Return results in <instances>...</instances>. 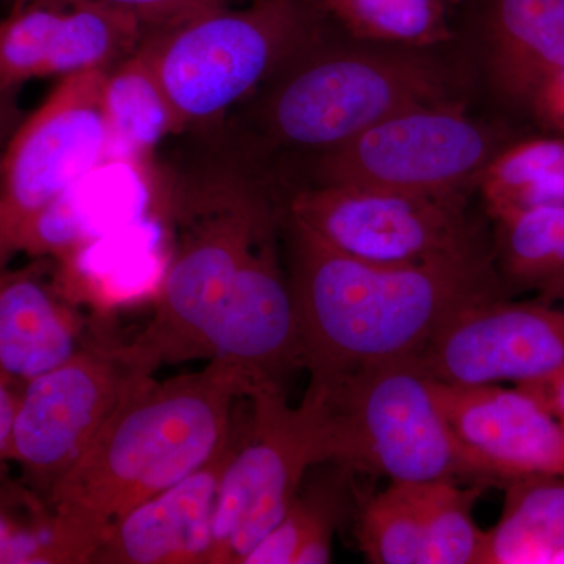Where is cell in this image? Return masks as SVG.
I'll return each instance as SVG.
<instances>
[{
  "label": "cell",
  "mask_w": 564,
  "mask_h": 564,
  "mask_svg": "<svg viewBox=\"0 0 564 564\" xmlns=\"http://www.w3.org/2000/svg\"><path fill=\"white\" fill-rule=\"evenodd\" d=\"M281 232L310 384L413 359L467 307L510 295L492 251L417 265L359 261L323 242L284 207Z\"/></svg>",
  "instance_id": "obj_1"
},
{
  "label": "cell",
  "mask_w": 564,
  "mask_h": 564,
  "mask_svg": "<svg viewBox=\"0 0 564 564\" xmlns=\"http://www.w3.org/2000/svg\"><path fill=\"white\" fill-rule=\"evenodd\" d=\"M247 389L242 372L220 359L137 389L47 497L66 563H90L117 519L209 462Z\"/></svg>",
  "instance_id": "obj_2"
},
{
  "label": "cell",
  "mask_w": 564,
  "mask_h": 564,
  "mask_svg": "<svg viewBox=\"0 0 564 564\" xmlns=\"http://www.w3.org/2000/svg\"><path fill=\"white\" fill-rule=\"evenodd\" d=\"M455 43H373L329 18L243 102L251 129L259 144L303 154L306 162L397 111L463 101L469 65L452 58Z\"/></svg>",
  "instance_id": "obj_3"
},
{
  "label": "cell",
  "mask_w": 564,
  "mask_h": 564,
  "mask_svg": "<svg viewBox=\"0 0 564 564\" xmlns=\"http://www.w3.org/2000/svg\"><path fill=\"white\" fill-rule=\"evenodd\" d=\"M173 254L154 315L132 348L151 370L206 359L207 337L256 242L281 223L282 206L259 174L220 163L166 182Z\"/></svg>",
  "instance_id": "obj_4"
},
{
  "label": "cell",
  "mask_w": 564,
  "mask_h": 564,
  "mask_svg": "<svg viewBox=\"0 0 564 564\" xmlns=\"http://www.w3.org/2000/svg\"><path fill=\"white\" fill-rule=\"evenodd\" d=\"M328 20L322 0H251L147 33L141 44L191 128L221 120L247 101Z\"/></svg>",
  "instance_id": "obj_5"
},
{
  "label": "cell",
  "mask_w": 564,
  "mask_h": 564,
  "mask_svg": "<svg viewBox=\"0 0 564 564\" xmlns=\"http://www.w3.org/2000/svg\"><path fill=\"white\" fill-rule=\"evenodd\" d=\"M328 429L333 462L392 484L474 478L413 359L377 364L307 386Z\"/></svg>",
  "instance_id": "obj_6"
},
{
  "label": "cell",
  "mask_w": 564,
  "mask_h": 564,
  "mask_svg": "<svg viewBox=\"0 0 564 564\" xmlns=\"http://www.w3.org/2000/svg\"><path fill=\"white\" fill-rule=\"evenodd\" d=\"M511 139L502 126L474 117L467 99L425 104L397 111L303 162L306 180L300 185L469 196L494 155Z\"/></svg>",
  "instance_id": "obj_7"
},
{
  "label": "cell",
  "mask_w": 564,
  "mask_h": 564,
  "mask_svg": "<svg viewBox=\"0 0 564 564\" xmlns=\"http://www.w3.org/2000/svg\"><path fill=\"white\" fill-rule=\"evenodd\" d=\"M251 414L223 474L214 514L210 564H243L256 544L284 518L307 470L333 462L321 410L303 399L289 406L280 386L248 391Z\"/></svg>",
  "instance_id": "obj_8"
},
{
  "label": "cell",
  "mask_w": 564,
  "mask_h": 564,
  "mask_svg": "<svg viewBox=\"0 0 564 564\" xmlns=\"http://www.w3.org/2000/svg\"><path fill=\"white\" fill-rule=\"evenodd\" d=\"M152 377L131 344L99 339L85 340L68 361L22 386L11 462L25 486L47 503L115 411Z\"/></svg>",
  "instance_id": "obj_9"
},
{
  "label": "cell",
  "mask_w": 564,
  "mask_h": 564,
  "mask_svg": "<svg viewBox=\"0 0 564 564\" xmlns=\"http://www.w3.org/2000/svg\"><path fill=\"white\" fill-rule=\"evenodd\" d=\"M334 250L384 265H417L492 251L467 214V196L300 185L284 206Z\"/></svg>",
  "instance_id": "obj_10"
},
{
  "label": "cell",
  "mask_w": 564,
  "mask_h": 564,
  "mask_svg": "<svg viewBox=\"0 0 564 564\" xmlns=\"http://www.w3.org/2000/svg\"><path fill=\"white\" fill-rule=\"evenodd\" d=\"M109 70L62 77L0 154V274L18 254L28 223L69 185L107 159L102 109Z\"/></svg>",
  "instance_id": "obj_11"
},
{
  "label": "cell",
  "mask_w": 564,
  "mask_h": 564,
  "mask_svg": "<svg viewBox=\"0 0 564 564\" xmlns=\"http://www.w3.org/2000/svg\"><path fill=\"white\" fill-rule=\"evenodd\" d=\"M489 300L452 318L413 361L443 383L525 384L564 366V300Z\"/></svg>",
  "instance_id": "obj_12"
},
{
  "label": "cell",
  "mask_w": 564,
  "mask_h": 564,
  "mask_svg": "<svg viewBox=\"0 0 564 564\" xmlns=\"http://www.w3.org/2000/svg\"><path fill=\"white\" fill-rule=\"evenodd\" d=\"M437 406L477 485L563 475L564 426L521 388L432 378Z\"/></svg>",
  "instance_id": "obj_13"
},
{
  "label": "cell",
  "mask_w": 564,
  "mask_h": 564,
  "mask_svg": "<svg viewBox=\"0 0 564 564\" xmlns=\"http://www.w3.org/2000/svg\"><path fill=\"white\" fill-rule=\"evenodd\" d=\"M280 231L281 223L256 242L207 337L206 359L239 369L247 393L254 386L282 388L284 378L303 367L295 302L278 252Z\"/></svg>",
  "instance_id": "obj_14"
},
{
  "label": "cell",
  "mask_w": 564,
  "mask_h": 564,
  "mask_svg": "<svg viewBox=\"0 0 564 564\" xmlns=\"http://www.w3.org/2000/svg\"><path fill=\"white\" fill-rule=\"evenodd\" d=\"M456 13L489 95L527 113L538 88L564 69V0H463Z\"/></svg>",
  "instance_id": "obj_15"
},
{
  "label": "cell",
  "mask_w": 564,
  "mask_h": 564,
  "mask_svg": "<svg viewBox=\"0 0 564 564\" xmlns=\"http://www.w3.org/2000/svg\"><path fill=\"white\" fill-rule=\"evenodd\" d=\"M242 429L180 484L137 505L104 532L88 564H210L223 474Z\"/></svg>",
  "instance_id": "obj_16"
},
{
  "label": "cell",
  "mask_w": 564,
  "mask_h": 564,
  "mask_svg": "<svg viewBox=\"0 0 564 564\" xmlns=\"http://www.w3.org/2000/svg\"><path fill=\"white\" fill-rule=\"evenodd\" d=\"M165 206V181L152 162L107 158L25 226L18 254L58 259Z\"/></svg>",
  "instance_id": "obj_17"
},
{
  "label": "cell",
  "mask_w": 564,
  "mask_h": 564,
  "mask_svg": "<svg viewBox=\"0 0 564 564\" xmlns=\"http://www.w3.org/2000/svg\"><path fill=\"white\" fill-rule=\"evenodd\" d=\"M172 254V223L159 209L55 259L51 285L69 303L84 293L104 302L148 293L155 299Z\"/></svg>",
  "instance_id": "obj_18"
},
{
  "label": "cell",
  "mask_w": 564,
  "mask_h": 564,
  "mask_svg": "<svg viewBox=\"0 0 564 564\" xmlns=\"http://www.w3.org/2000/svg\"><path fill=\"white\" fill-rule=\"evenodd\" d=\"M44 263L0 274V377L25 386L84 345L80 315L41 280Z\"/></svg>",
  "instance_id": "obj_19"
},
{
  "label": "cell",
  "mask_w": 564,
  "mask_h": 564,
  "mask_svg": "<svg viewBox=\"0 0 564 564\" xmlns=\"http://www.w3.org/2000/svg\"><path fill=\"white\" fill-rule=\"evenodd\" d=\"M102 109L109 133L107 158L152 162L166 137L187 129L143 44L107 73Z\"/></svg>",
  "instance_id": "obj_20"
},
{
  "label": "cell",
  "mask_w": 564,
  "mask_h": 564,
  "mask_svg": "<svg viewBox=\"0 0 564 564\" xmlns=\"http://www.w3.org/2000/svg\"><path fill=\"white\" fill-rule=\"evenodd\" d=\"M505 488L502 516L485 532L481 564H552L564 547L563 475H530Z\"/></svg>",
  "instance_id": "obj_21"
},
{
  "label": "cell",
  "mask_w": 564,
  "mask_h": 564,
  "mask_svg": "<svg viewBox=\"0 0 564 564\" xmlns=\"http://www.w3.org/2000/svg\"><path fill=\"white\" fill-rule=\"evenodd\" d=\"M477 192L491 220L564 204V135L511 139L486 166Z\"/></svg>",
  "instance_id": "obj_22"
},
{
  "label": "cell",
  "mask_w": 564,
  "mask_h": 564,
  "mask_svg": "<svg viewBox=\"0 0 564 564\" xmlns=\"http://www.w3.org/2000/svg\"><path fill=\"white\" fill-rule=\"evenodd\" d=\"M144 35L143 25L126 10L102 0H66L43 77L110 70L139 50Z\"/></svg>",
  "instance_id": "obj_23"
},
{
  "label": "cell",
  "mask_w": 564,
  "mask_h": 564,
  "mask_svg": "<svg viewBox=\"0 0 564 564\" xmlns=\"http://www.w3.org/2000/svg\"><path fill=\"white\" fill-rule=\"evenodd\" d=\"M323 9L359 40L404 47L454 43L455 13L445 0H322Z\"/></svg>",
  "instance_id": "obj_24"
},
{
  "label": "cell",
  "mask_w": 564,
  "mask_h": 564,
  "mask_svg": "<svg viewBox=\"0 0 564 564\" xmlns=\"http://www.w3.org/2000/svg\"><path fill=\"white\" fill-rule=\"evenodd\" d=\"M421 510L425 564H481L485 532L473 518L481 488H459L454 480L414 485Z\"/></svg>",
  "instance_id": "obj_25"
},
{
  "label": "cell",
  "mask_w": 564,
  "mask_h": 564,
  "mask_svg": "<svg viewBox=\"0 0 564 564\" xmlns=\"http://www.w3.org/2000/svg\"><path fill=\"white\" fill-rule=\"evenodd\" d=\"M356 538L375 564H425V541L414 485L392 484L359 516Z\"/></svg>",
  "instance_id": "obj_26"
},
{
  "label": "cell",
  "mask_w": 564,
  "mask_h": 564,
  "mask_svg": "<svg viewBox=\"0 0 564 564\" xmlns=\"http://www.w3.org/2000/svg\"><path fill=\"white\" fill-rule=\"evenodd\" d=\"M336 508L326 494L299 492L284 518L256 544L243 564L332 562Z\"/></svg>",
  "instance_id": "obj_27"
},
{
  "label": "cell",
  "mask_w": 564,
  "mask_h": 564,
  "mask_svg": "<svg viewBox=\"0 0 564 564\" xmlns=\"http://www.w3.org/2000/svg\"><path fill=\"white\" fill-rule=\"evenodd\" d=\"M0 564H66L50 505L0 480Z\"/></svg>",
  "instance_id": "obj_28"
},
{
  "label": "cell",
  "mask_w": 564,
  "mask_h": 564,
  "mask_svg": "<svg viewBox=\"0 0 564 564\" xmlns=\"http://www.w3.org/2000/svg\"><path fill=\"white\" fill-rule=\"evenodd\" d=\"M66 2V0H62ZM131 13L144 32H166L234 7L236 0H102ZM29 3V2H28Z\"/></svg>",
  "instance_id": "obj_29"
},
{
  "label": "cell",
  "mask_w": 564,
  "mask_h": 564,
  "mask_svg": "<svg viewBox=\"0 0 564 564\" xmlns=\"http://www.w3.org/2000/svg\"><path fill=\"white\" fill-rule=\"evenodd\" d=\"M527 115L545 131L564 135V69L538 88Z\"/></svg>",
  "instance_id": "obj_30"
},
{
  "label": "cell",
  "mask_w": 564,
  "mask_h": 564,
  "mask_svg": "<svg viewBox=\"0 0 564 564\" xmlns=\"http://www.w3.org/2000/svg\"><path fill=\"white\" fill-rule=\"evenodd\" d=\"M518 388L530 393L538 403L543 404L549 413L560 422H564V366L541 380L519 384Z\"/></svg>",
  "instance_id": "obj_31"
},
{
  "label": "cell",
  "mask_w": 564,
  "mask_h": 564,
  "mask_svg": "<svg viewBox=\"0 0 564 564\" xmlns=\"http://www.w3.org/2000/svg\"><path fill=\"white\" fill-rule=\"evenodd\" d=\"M21 389V386L0 377V470L3 464L11 462V437Z\"/></svg>",
  "instance_id": "obj_32"
},
{
  "label": "cell",
  "mask_w": 564,
  "mask_h": 564,
  "mask_svg": "<svg viewBox=\"0 0 564 564\" xmlns=\"http://www.w3.org/2000/svg\"><path fill=\"white\" fill-rule=\"evenodd\" d=\"M538 299L545 302H563L564 300V204L560 215L558 231H556V245L554 261L545 278Z\"/></svg>",
  "instance_id": "obj_33"
},
{
  "label": "cell",
  "mask_w": 564,
  "mask_h": 564,
  "mask_svg": "<svg viewBox=\"0 0 564 564\" xmlns=\"http://www.w3.org/2000/svg\"><path fill=\"white\" fill-rule=\"evenodd\" d=\"M14 121H17L14 93L0 95V140L9 135L10 129L14 128Z\"/></svg>",
  "instance_id": "obj_34"
},
{
  "label": "cell",
  "mask_w": 564,
  "mask_h": 564,
  "mask_svg": "<svg viewBox=\"0 0 564 564\" xmlns=\"http://www.w3.org/2000/svg\"><path fill=\"white\" fill-rule=\"evenodd\" d=\"M463 0H445V3H447L448 7H451L452 11L456 13V10H458V7L462 6Z\"/></svg>",
  "instance_id": "obj_35"
},
{
  "label": "cell",
  "mask_w": 564,
  "mask_h": 564,
  "mask_svg": "<svg viewBox=\"0 0 564 564\" xmlns=\"http://www.w3.org/2000/svg\"><path fill=\"white\" fill-rule=\"evenodd\" d=\"M552 564H564V547L562 551L556 552L554 560H552Z\"/></svg>",
  "instance_id": "obj_36"
},
{
  "label": "cell",
  "mask_w": 564,
  "mask_h": 564,
  "mask_svg": "<svg viewBox=\"0 0 564 564\" xmlns=\"http://www.w3.org/2000/svg\"><path fill=\"white\" fill-rule=\"evenodd\" d=\"M33 2V0H10V9L13 7L24 6V3Z\"/></svg>",
  "instance_id": "obj_37"
},
{
  "label": "cell",
  "mask_w": 564,
  "mask_h": 564,
  "mask_svg": "<svg viewBox=\"0 0 564 564\" xmlns=\"http://www.w3.org/2000/svg\"><path fill=\"white\" fill-rule=\"evenodd\" d=\"M563 426H564V422H563Z\"/></svg>",
  "instance_id": "obj_38"
},
{
  "label": "cell",
  "mask_w": 564,
  "mask_h": 564,
  "mask_svg": "<svg viewBox=\"0 0 564 564\" xmlns=\"http://www.w3.org/2000/svg\"><path fill=\"white\" fill-rule=\"evenodd\" d=\"M0 154H2V152H0Z\"/></svg>",
  "instance_id": "obj_39"
}]
</instances>
